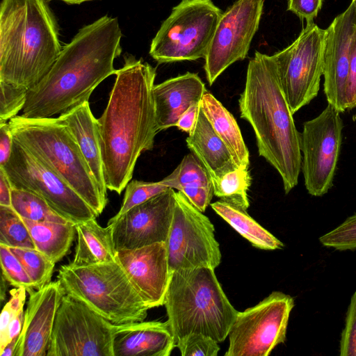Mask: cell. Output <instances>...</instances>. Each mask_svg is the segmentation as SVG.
Wrapping results in <instances>:
<instances>
[{
	"label": "cell",
	"instance_id": "1",
	"mask_svg": "<svg viewBox=\"0 0 356 356\" xmlns=\"http://www.w3.org/2000/svg\"><path fill=\"white\" fill-rule=\"evenodd\" d=\"M156 69L132 56L117 70L107 106L97 119L107 189L121 194L140 154L152 149L156 130Z\"/></svg>",
	"mask_w": 356,
	"mask_h": 356
},
{
	"label": "cell",
	"instance_id": "2",
	"mask_svg": "<svg viewBox=\"0 0 356 356\" xmlns=\"http://www.w3.org/2000/svg\"><path fill=\"white\" fill-rule=\"evenodd\" d=\"M122 37L118 18L108 15L79 29L47 74L28 90L22 115L52 118L88 102L97 86L115 74L113 63L121 54Z\"/></svg>",
	"mask_w": 356,
	"mask_h": 356
},
{
	"label": "cell",
	"instance_id": "3",
	"mask_svg": "<svg viewBox=\"0 0 356 356\" xmlns=\"http://www.w3.org/2000/svg\"><path fill=\"white\" fill-rule=\"evenodd\" d=\"M238 106L241 118L254 131L259 156L278 172L288 194L297 186L301 170L300 133L283 93L273 55L255 51L248 65Z\"/></svg>",
	"mask_w": 356,
	"mask_h": 356
},
{
	"label": "cell",
	"instance_id": "4",
	"mask_svg": "<svg viewBox=\"0 0 356 356\" xmlns=\"http://www.w3.org/2000/svg\"><path fill=\"white\" fill-rule=\"evenodd\" d=\"M61 49L44 0H2L0 81L30 90L49 71Z\"/></svg>",
	"mask_w": 356,
	"mask_h": 356
},
{
	"label": "cell",
	"instance_id": "5",
	"mask_svg": "<svg viewBox=\"0 0 356 356\" xmlns=\"http://www.w3.org/2000/svg\"><path fill=\"white\" fill-rule=\"evenodd\" d=\"M214 270L200 267L172 272L163 305L175 346L191 333L205 334L218 343L228 337L238 311L223 291Z\"/></svg>",
	"mask_w": 356,
	"mask_h": 356
},
{
	"label": "cell",
	"instance_id": "6",
	"mask_svg": "<svg viewBox=\"0 0 356 356\" xmlns=\"http://www.w3.org/2000/svg\"><path fill=\"white\" fill-rule=\"evenodd\" d=\"M13 137L56 172L99 216L108 198L101 191L69 129L57 118L17 115L8 122Z\"/></svg>",
	"mask_w": 356,
	"mask_h": 356
},
{
	"label": "cell",
	"instance_id": "7",
	"mask_svg": "<svg viewBox=\"0 0 356 356\" xmlns=\"http://www.w3.org/2000/svg\"><path fill=\"white\" fill-rule=\"evenodd\" d=\"M57 278L65 294L113 324L143 321L149 309L117 260L85 266L65 264Z\"/></svg>",
	"mask_w": 356,
	"mask_h": 356
},
{
	"label": "cell",
	"instance_id": "8",
	"mask_svg": "<svg viewBox=\"0 0 356 356\" xmlns=\"http://www.w3.org/2000/svg\"><path fill=\"white\" fill-rule=\"evenodd\" d=\"M222 14L211 0H181L152 39L149 55L159 64L204 58Z\"/></svg>",
	"mask_w": 356,
	"mask_h": 356
},
{
	"label": "cell",
	"instance_id": "9",
	"mask_svg": "<svg viewBox=\"0 0 356 356\" xmlns=\"http://www.w3.org/2000/svg\"><path fill=\"white\" fill-rule=\"evenodd\" d=\"M326 30L307 24L289 46L273 55L280 85L293 114L317 95L323 75Z\"/></svg>",
	"mask_w": 356,
	"mask_h": 356
},
{
	"label": "cell",
	"instance_id": "10",
	"mask_svg": "<svg viewBox=\"0 0 356 356\" xmlns=\"http://www.w3.org/2000/svg\"><path fill=\"white\" fill-rule=\"evenodd\" d=\"M1 168L12 187L38 195L70 221L76 224L97 217L56 172L14 138L10 157Z\"/></svg>",
	"mask_w": 356,
	"mask_h": 356
},
{
	"label": "cell",
	"instance_id": "11",
	"mask_svg": "<svg viewBox=\"0 0 356 356\" xmlns=\"http://www.w3.org/2000/svg\"><path fill=\"white\" fill-rule=\"evenodd\" d=\"M293 298L273 291L256 305L238 312L225 356H268L284 343Z\"/></svg>",
	"mask_w": 356,
	"mask_h": 356
},
{
	"label": "cell",
	"instance_id": "12",
	"mask_svg": "<svg viewBox=\"0 0 356 356\" xmlns=\"http://www.w3.org/2000/svg\"><path fill=\"white\" fill-rule=\"evenodd\" d=\"M113 325L82 302L65 294L47 356H113Z\"/></svg>",
	"mask_w": 356,
	"mask_h": 356
},
{
	"label": "cell",
	"instance_id": "13",
	"mask_svg": "<svg viewBox=\"0 0 356 356\" xmlns=\"http://www.w3.org/2000/svg\"><path fill=\"white\" fill-rule=\"evenodd\" d=\"M215 229L203 212L180 191L175 193L172 220L165 241L171 273L179 269L208 267L221 261Z\"/></svg>",
	"mask_w": 356,
	"mask_h": 356
},
{
	"label": "cell",
	"instance_id": "14",
	"mask_svg": "<svg viewBox=\"0 0 356 356\" xmlns=\"http://www.w3.org/2000/svg\"><path fill=\"white\" fill-rule=\"evenodd\" d=\"M340 113L328 104L318 116L303 123L301 170L305 188L314 197L324 195L333 186L342 143Z\"/></svg>",
	"mask_w": 356,
	"mask_h": 356
},
{
	"label": "cell",
	"instance_id": "15",
	"mask_svg": "<svg viewBox=\"0 0 356 356\" xmlns=\"http://www.w3.org/2000/svg\"><path fill=\"white\" fill-rule=\"evenodd\" d=\"M264 3V0H236L221 15L204 57L210 86L232 64L246 58L259 29Z\"/></svg>",
	"mask_w": 356,
	"mask_h": 356
},
{
	"label": "cell",
	"instance_id": "16",
	"mask_svg": "<svg viewBox=\"0 0 356 356\" xmlns=\"http://www.w3.org/2000/svg\"><path fill=\"white\" fill-rule=\"evenodd\" d=\"M175 193L169 188L122 215L111 218L107 226L116 250L165 242L172 220Z\"/></svg>",
	"mask_w": 356,
	"mask_h": 356
},
{
	"label": "cell",
	"instance_id": "17",
	"mask_svg": "<svg viewBox=\"0 0 356 356\" xmlns=\"http://www.w3.org/2000/svg\"><path fill=\"white\" fill-rule=\"evenodd\" d=\"M355 28L356 10L351 2L325 29L324 92L328 104L340 113L347 110L350 44Z\"/></svg>",
	"mask_w": 356,
	"mask_h": 356
},
{
	"label": "cell",
	"instance_id": "18",
	"mask_svg": "<svg viewBox=\"0 0 356 356\" xmlns=\"http://www.w3.org/2000/svg\"><path fill=\"white\" fill-rule=\"evenodd\" d=\"M116 260L149 309L163 305L172 273L165 242L118 250Z\"/></svg>",
	"mask_w": 356,
	"mask_h": 356
},
{
	"label": "cell",
	"instance_id": "19",
	"mask_svg": "<svg viewBox=\"0 0 356 356\" xmlns=\"http://www.w3.org/2000/svg\"><path fill=\"white\" fill-rule=\"evenodd\" d=\"M63 288L57 280L29 293L14 356H47Z\"/></svg>",
	"mask_w": 356,
	"mask_h": 356
},
{
	"label": "cell",
	"instance_id": "20",
	"mask_svg": "<svg viewBox=\"0 0 356 356\" xmlns=\"http://www.w3.org/2000/svg\"><path fill=\"white\" fill-rule=\"evenodd\" d=\"M113 356H169L176 347L166 321L113 325Z\"/></svg>",
	"mask_w": 356,
	"mask_h": 356
},
{
	"label": "cell",
	"instance_id": "21",
	"mask_svg": "<svg viewBox=\"0 0 356 356\" xmlns=\"http://www.w3.org/2000/svg\"><path fill=\"white\" fill-rule=\"evenodd\" d=\"M207 91L204 83L197 74L192 72L154 85L153 95L157 132L176 126L181 115L192 104L200 103Z\"/></svg>",
	"mask_w": 356,
	"mask_h": 356
},
{
	"label": "cell",
	"instance_id": "22",
	"mask_svg": "<svg viewBox=\"0 0 356 356\" xmlns=\"http://www.w3.org/2000/svg\"><path fill=\"white\" fill-rule=\"evenodd\" d=\"M57 119L75 138L101 191L107 195L98 122L91 111L89 102L60 114Z\"/></svg>",
	"mask_w": 356,
	"mask_h": 356
},
{
	"label": "cell",
	"instance_id": "23",
	"mask_svg": "<svg viewBox=\"0 0 356 356\" xmlns=\"http://www.w3.org/2000/svg\"><path fill=\"white\" fill-rule=\"evenodd\" d=\"M186 141L188 149L205 168L211 179L220 177L238 168L200 106L195 125Z\"/></svg>",
	"mask_w": 356,
	"mask_h": 356
},
{
	"label": "cell",
	"instance_id": "24",
	"mask_svg": "<svg viewBox=\"0 0 356 356\" xmlns=\"http://www.w3.org/2000/svg\"><path fill=\"white\" fill-rule=\"evenodd\" d=\"M161 182L181 192L202 212L205 211L213 195L209 173L192 152L186 155L174 171Z\"/></svg>",
	"mask_w": 356,
	"mask_h": 356
},
{
	"label": "cell",
	"instance_id": "25",
	"mask_svg": "<svg viewBox=\"0 0 356 356\" xmlns=\"http://www.w3.org/2000/svg\"><path fill=\"white\" fill-rule=\"evenodd\" d=\"M75 227L77 241L72 264L85 266L116 261L117 250L108 226L102 227L93 218Z\"/></svg>",
	"mask_w": 356,
	"mask_h": 356
},
{
	"label": "cell",
	"instance_id": "26",
	"mask_svg": "<svg viewBox=\"0 0 356 356\" xmlns=\"http://www.w3.org/2000/svg\"><path fill=\"white\" fill-rule=\"evenodd\" d=\"M200 106L215 132L229 149L237 166L248 168L249 151L232 114L208 91L204 94Z\"/></svg>",
	"mask_w": 356,
	"mask_h": 356
},
{
	"label": "cell",
	"instance_id": "27",
	"mask_svg": "<svg viewBox=\"0 0 356 356\" xmlns=\"http://www.w3.org/2000/svg\"><path fill=\"white\" fill-rule=\"evenodd\" d=\"M22 220L29 231L36 250L55 264L66 255L76 234L75 223L38 222L25 218Z\"/></svg>",
	"mask_w": 356,
	"mask_h": 356
},
{
	"label": "cell",
	"instance_id": "28",
	"mask_svg": "<svg viewBox=\"0 0 356 356\" xmlns=\"http://www.w3.org/2000/svg\"><path fill=\"white\" fill-rule=\"evenodd\" d=\"M211 207L254 247L266 250L283 248V243L254 220L246 210L221 200L211 204Z\"/></svg>",
	"mask_w": 356,
	"mask_h": 356
},
{
	"label": "cell",
	"instance_id": "29",
	"mask_svg": "<svg viewBox=\"0 0 356 356\" xmlns=\"http://www.w3.org/2000/svg\"><path fill=\"white\" fill-rule=\"evenodd\" d=\"M211 180L213 195L222 202L247 211L250 207L248 191L252 181L248 168H237Z\"/></svg>",
	"mask_w": 356,
	"mask_h": 356
},
{
	"label": "cell",
	"instance_id": "30",
	"mask_svg": "<svg viewBox=\"0 0 356 356\" xmlns=\"http://www.w3.org/2000/svg\"><path fill=\"white\" fill-rule=\"evenodd\" d=\"M11 207L21 218L34 222H71L42 197L25 190L12 187Z\"/></svg>",
	"mask_w": 356,
	"mask_h": 356
},
{
	"label": "cell",
	"instance_id": "31",
	"mask_svg": "<svg viewBox=\"0 0 356 356\" xmlns=\"http://www.w3.org/2000/svg\"><path fill=\"white\" fill-rule=\"evenodd\" d=\"M0 244L8 248H35L25 222L12 207L0 205Z\"/></svg>",
	"mask_w": 356,
	"mask_h": 356
},
{
	"label": "cell",
	"instance_id": "32",
	"mask_svg": "<svg viewBox=\"0 0 356 356\" xmlns=\"http://www.w3.org/2000/svg\"><path fill=\"white\" fill-rule=\"evenodd\" d=\"M22 264L35 289L51 282L55 263L35 248H9Z\"/></svg>",
	"mask_w": 356,
	"mask_h": 356
},
{
	"label": "cell",
	"instance_id": "33",
	"mask_svg": "<svg viewBox=\"0 0 356 356\" xmlns=\"http://www.w3.org/2000/svg\"><path fill=\"white\" fill-rule=\"evenodd\" d=\"M168 188L161 181L156 182L130 181L125 188V193L121 207L115 216L122 215L132 207L148 200Z\"/></svg>",
	"mask_w": 356,
	"mask_h": 356
},
{
	"label": "cell",
	"instance_id": "34",
	"mask_svg": "<svg viewBox=\"0 0 356 356\" xmlns=\"http://www.w3.org/2000/svg\"><path fill=\"white\" fill-rule=\"evenodd\" d=\"M320 243L336 250L356 249V213L348 217L339 226L319 237Z\"/></svg>",
	"mask_w": 356,
	"mask_h": 356
},
{
	"label": "cell",
	"instance_id": "35",
	"mask_svg": "<svg viewBox=\"0 0 356 356\" xmlns=\"http://www.w3.org/2000/svg\"><path fill=\"white\" fill-rule=\"evenodd\" d=\"M2 275L15 287H23L29 293L35 289L29 275L16 256L6 245L0 244Z\"/></svg>",
	"mask_w": 356,
	"mask_h": 356
},
{
	"label": "cell",
	"instance_id": "36",
	"mask_svg": "<svg viewBox=\"0 0 356 356\" xmlns=\"http://www.w3.org/2000/svg\"><path fill=\"white\" fill-rule=\"evenodd\" d=\"M0 88V123L8 122L24 108L29 90L2 81Z\"/></svg>",
	"mask_w": 356,
	"mask_h": 356
},
{
	"label": "cell",
	"instance_id": "37",
	"mask_svg": "<svg viewBox=\"0 0 356 356\" xmlns=\"http://www.w3.org/2000/svg\"><path fill=\"white\" fill-rule=\"evenodd\" d=\"M176 347L182 356H217L218 343L211 337L200 333H191L180 339Z\"/></svg>",
	"mask_w": 356,
	"mask_h": 356
},
{
	"label": "cell",
	"instance_id": "38",
	"mask_svg": "<svg viewBox=\"0 0 356 356\" xmlns=\"http://www.w3.org/2000/svg\"><path fill=\"white\" fill-rule=\"evenodd\" d=\"M340 356H356V291L350 298L339 341Z\"/></svg>",
	"mask_w": 356,
	"mask_h": 356
},
{
	"label": "cell",
	"instance_id": "39",
	"mask_svg": "<svg viewBox=\"0 0 356 356\" xmlns=\"http://www.w3.org/2000/svg\"><path fill=\"white\" fill-rule=\"evenodd\" d=\"M26 292L23 287H16L10 291V298L4 305L1 314L0 339L4 337L10 321L24 311Z\"/></svg>",
	"mask_w": 356,
	"mask_h": 356
},
{
	"label": "cell",
	"instance_id": "40",
	"mask_svg": "<svg viewBox=\"0 0 356 356\" xmlns=\"http://www.w3.org/2000/svg\"><path fill=\"white\" fill-rule=\"evenodd\" d=\"M323 3V0H288L287 10L309 24L317 17Z\"/></svg>",
	"mask_w": 356,
	"mask_h": 356
},
{
	"label": "cell",
	"instance_id": "41",
	"mask_svg": "<svg viewBox=\"0 0 356 356\" xmlns=\"http://www.w3.org/2000/svg\"><path fill=\"white\" fill-rule=\"evenodd\" d=\"M346 101L347 110L356 108V28L350 44Z\"/></svg>",
	"mask_w": 356,
	"mask_h": 356
},
{
	"label": "cell",
	"instance_id": "42",
	"mask_svg": "<svg viewBox=\"0 0 356 356\" xmlns=\"http://www.w3.org/2000/svg\"><path fill=\"white\" fill-rule=\"evenodd\" d=\"M13 145V137L8 122L0 123V167L8 161Z\"/></svg>",
	"mask_w": 356,
	"mask_h": 356
},
{
	"label": "cell",
	"instance_id": "43",
	"mask_svg": "<svg viewBox=\"0 0 356 356\" xmlns=\"http://www.w3.org/2000/svg\"><path fill=\"white\" fill-rule=\"evenodd\" d=\"M200 103L192 104L179 118L176 124L179 130L190 134L193 129L198 117Z\"/></svg>",
	"mask_w": 356,
	"mask_h": 356
},
{
	"label": "cell",
	"instance_id": "44",
	"mask_svg": "<svg viewBox=\"0 0 356 356\" xmlns=\"http://www.w3.org/2000/svg\"><path fill=\"white\" fill-rule=\"evenodd\" d=\"M24 312H20L9 323L6 332L3 338L0 339V351L14 338L19 336L24 323Z\"/></svg>",
	"mask_w": 356,
	"mask_h": 356
},
{
	"label": "cell",
	"instance_id": "45",
	"mask_svg": "<svg viewBox=\"0 0 356 356\" xmlns=\"http://www.w3.org/2000/svg\"><path fill=\"white\" fill-rule=\"evenodd\" d=\"M12 186L4 171L0 167V205L11 207Z\"/></svg>",
	"mask_w": 356,
	"mask_h": 356
},
{
	"label": "cell",
	"instance_id": "46",
	"mask_svg": "<svg viewBox=\"0 0 356 356\" xmlns=\"http://www.w3.org/2000/svg\"><path fill=\"white\" fill-rule=\"evenodd\" d=\"M19 337L12 339L5 347L0 351V356H14L16 346L18 342Z\"/></svg>",
	"mask_w": 356,
	"mask_h": 356
},
{
	"label": "cell",
	"instance_id": "47",
	"mask_svg": "<svg viewBox=\"0 0 356 356\" xmlns=\"http://www.w3.org/2000/svg\"><path fill=\"white\" fill-rule=\"evenodd\" d=\"M6 282H8V281L2 275L1 284V302H3L6 298V289H7Z\"/></svg>",
	"mask_w": 356,
	"mask_h": 356
},
{
	"label": "cell",
	"instance_id": "48",
	"mask_svg": "<svg viewBox=\"0 0 356 356\" xmlns=\"http://www.w3.org/2000/svg\"><path fill=\"white\" fill-rule=\"evenodd\" d=\"M62 1L68 4H80L86 1H93V0H59Z\"/></svg>",
	"mask_w": 356,
	"mask_h": 356
},
{
	"label": "cell",
	"instance_id": "49",
	"mask_svg": "<svg viewBox=\"0 0 356 356\" xmlns=\"http://www.w3.org/2000/svg\"><path fill=\"white\" fill-rule=\"evenodd\" d=\"M352 3L354 4L356 10V0H352Z\"/></svg>",
	"mask_w": 356,
	"mask_h": 356
}]
</instances>
